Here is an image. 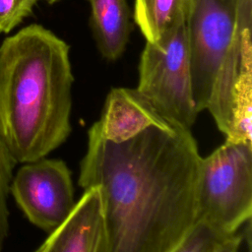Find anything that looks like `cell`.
I'll return each instance as SVG.
<instances>
[{"mask_svg": "<svg viewBox=\"0 0 252 252\" xmlns=\"http://www.w3.org/2000/svg\"><path fill=\"white\" fill-rule=\"evenodd\" d=\"M190 129L153 125L122 142L92 128L79 184L97 187L103 252H168L196 222L201 161Z\"/></svg>", "mask_w": 252, "mask_h": 252, "instance_id": "cell-1", "label": "cell"}, {"mask_svg": "<svg viewBox=\"0 0 252 252\" xmlns=\"http://www.w3.org/2000/svg\"><path fill=\"white\" fill-rule=\"evenodd\" d=\"M74 82L69 45L31 25L0 45V140L15 162L45 158L69 137Z\"/></svg>", "mask_w": 252, "mask_h": 252, "instance_id": "cell-2", "label": "cell"}, {"mask_svg": "<svg viewBox=\"0 0 252 252\" xmlns=\"http://www.w3.org/2000/svg\"><path fill=\"white\" fill-rule=\"evenodd\" d=\"M252 25V0H192L186 22L193 96L226 134L242 35Z\"/></svg>", "mask_w": 252, "mask_h": 252, "instance_id": "cell-3", "label": "cell"}, {"mask_svg": "<svg viewBox=\"0 0 252 252\" xmlns=\"http://www.w3.org/2000/svg\"><path fill=\"white\" fill-rule=\"evenodd\" d=\"M252 215V143L225 141L201 158L196 221L231 236Z\"/></svg>", "mask_w": 252, "mask_h": 252, "instance_id": "cell-4", "label": "cell"}, {"mask_svg": "<svg viewBox=\"0 0 252 252\" xmlns=\"http://www.w3.org/2000/svg\"><path fill=\"white\" fill-rule=\"evenodd\" d=\"M136 90L164 119L191 129L199 112L193 96L186 24L158 42L146 41Z\"/></svg>", "mask_w": 252, "mask_h": 252, "instance_id": "cell-5", "label": "cell"}, {"mask_svg": "<svg viewBox=\"0 0 252 252\" xmlns=\"http://www.w3.org/2000/svg\"><path fill=\"white\" fill-rule=\"evenodd\" d=\"M10 193L28 220L47 232L57 228L76 204L71 172L58 158L25 162L12 177Z\"/></svg>", "mask_w": 252, "mask_h": 252, "instance_id": "cell-6", "label": "cell"}, {"mask_svg": "<svg viewBox=\"0 0 252 252\" xmlns=\"http://www.w3.org/2000/svg\"><path fill=\"white\" fill-rule=\"evenodd\" d=\"M104 227L97 187L84 189L69 217L34 252H103Z\"/></svg>", "mask_w": 252, "mask_h": 252, "instance_id": "cell-7", "label": "cell"}, {"mask_svg": "<svg viewBox=\"0 0 252 252\" xmlns=\"http://www.w3.org/2000/svg\"><path fill=\"white\" fill-rule=\"evenodd\" d=\"M167 122L136 89L113 88L105 98L99 119L91 128L105 140L122 142L150 126Z\"/></svg>", "mask_w": 252, "mask_h": 252, "instance_id": "cell-8", "label": "cell"}, {"mask_svg": "<svg viewBox=\"0 0 252 252\" xmlns=\"http://www.w3.org/2000/svg\"><path fill=\"white\" fill-rule=\"evenodd\" d=\"M91 25L101 55L118 59L126 49L132 25L127 0H88Z\"/></svg>", "mask_w": 252, "mask_h": 252, "instance_id": "cell-9", "label": "cell"}, {"mask_svg": "<svg viewBox=\"0 0 252 252\" xmlns=\"http://www.w3.org/2000/svg\"><path fill=\"white\" fill-rule=\"evenodd\" d=\"M252 44L251 29L244 31L239 69L233 88L231 119L225 141L252 143Z\"/></svg>", "mask_w": 252, "mask_h": 252, "instance_id": "cell-10", "label": "cell"}, {"mask_svg": "<svg viewBox=\"0 0 252 252\" xmlns=\"http://www.w3.org/2000/svg\"><path fill=\"white\" fill-rule=\"evenodd\" d=\"M192 0H135L134 19L146 41L156 43L186 24Z\"/></svg>", "mask_w": 252, "mask_h": 252, "instance_id": "cell-11", "label": "cell"}, {"mask_svg": "<svg viewBox=\"0 0 252 252\" xmlns=\"http://www.w3.org/2000/svg\"><path fill=\"white\" fill-rule=\"evenodd\" d=\"M231 236L219 232L203 221H196L168 252H217Z\"/></svg>", "mask_w": 252, "mask_h": 252, "instance_id": "cell-12", "label": "cell"}, {"mask_svg": "<svg viewBox=\"0 0 252 252\" xmlns=\"http://www.w3.org/2000/svg\"><path fill=\"white\" fill-rule=\"evenodd\" d=\"M16 162L0 140V251L3 248L9 228L8 195Z\"/></svg>", "mask_w": 252, "mask_h": 252, "instance_id": "cell-13", "label": "cell"}, {"mask_svg": "<svg viewBox=\"0 0 252 252\" xmlns=\"http://www.w3.org/2000/svg\"><path fill=\"white\" fill-rule=\"evenodd\" d=\"M38 0H0V32H9L29 16Z\"/></svg>", "mask_w": 252, "mask_h": 252, "instance_id": "cell-14", "label": "cell"}, {"mask_svg": "<svg viewBox=\"0 0 252 252\" xmlns=\"http://www.w3.org/2000/svg\"><path fill=\"white\" fill-rule=\"evenodd\" d=\"M241 237L236 233L229 237L217 252H238Z\"/></svg>", "mask_w": 252, "mask_h": 252, "instance_id": "cell-15", "label": "cell"}, {"mask_svg": "<svg viewBox=\"0 0 252 252\" xmlns=\"http://www.w3.org/2000/svg\"><path fill=\"white\" fill-rule=\"evenodd\" d=\"M47 3H49V4H54V3H56V2H59V1H61V0H45Z\"/></svg>", "mask_w": 252, "mask_h": 252, "instance_id": "cell-16", "label": "cell"}]
</instances>
